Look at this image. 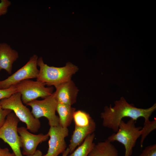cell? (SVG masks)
Returning <instances> with one entry per match:
<instances>
[{
    "label": "cell",
    "instance_id": "4",
    "mask_svg": "<svg viewBox=\"0 0 156 156\" xmlns=\"http://www.w3.org/2000/svg\"><path fill=\"white\" fill-rule=\"evenodd\" d=\"M135 122L132 119L127 122L121 120L118 131L107 139L111 142L116 141L122 144L125 149L124 156H131L137 140L142 134V127H136Z\"/></svg>",
    "mask_w": 156,
    "mask_h": 156
},
{
    "label": "cell",
    "instance_id": "1",
    "mask_svg": "<svg viewBox=\"0 0 156 156\" xmlns=\"http://www.w3.org/2000/svg\"><path fill=\"white\" fill-rule=\"evenodd\" d=\"M156 109V104L147 109L138 108L132 104L127 103L123 97L119 100L114 102V105L112 107L106 106L104 112L101 114L103 119L102 124L105 127L112 129L116 132L119 124L122 118L125 117L130 118L135 121L141 117L144 118V121L149 120L153 112Z\"/></svg>",
    "mask_w": 156,
    "mask_h": 156
},
{
    "label": "cell",
    "instance_id": "23",
    "mask_svg": "<svg viewBox=\"0 0 156 156\" xmlns=\"http://www.w3.org/2000/svg\"><path fill=\"white\" fill-rule=\"evenodd\" d=\"M0 156H16L13 152L11 153L8 148H2L0 147Z\"/></svg>",
    "mask_w": 156,
    "mask_h": 156
},
{
    "label": "cell",
    "instance_id": "25",
    "mask_svg": "<svg viewBox=\"0 0 156 156\" xmlns=\"http://www.w3.org/2000/svg\"><path fill=\"white\" fill-rule=\"evenodd\" d=\"M69 153V150L68 148H67L65 151L62 153V156H67Z\"/></svg>",
    "mask_w": 156,
    "mask_h": 156
},
{
    "label": "cell",
    "instance_id": "10",
    "mask_svg": "<svg viewBox=\"0 0 156 156\" xmlns=\"http://www.w3.org/2000/svg\"><path fill=\"white\" fill-rule=\"evenodd\" d=\"M17 132L19 135L21 148H23L22 154L26 156L33 154L38 145L46 141L49 138L47 134H32L23 127H18Z\"/></svg>",
    "mask_w": 156,
    "mask_h": 156
},
{
    "label": "cell",
    "instance_id": "5",
    "mask_svg": "<svg viewBox=\"0 0 156 156\" xmlns=\"http://www.w3.org/2000/svg\"><path fill=\"white\" fill-rule=\"evenodd\" d=\"M17 92L21 94L23 103L26 104L39 97L45 99L53 94V87H46L45 85L37 81L29 79L23 80L14 85Z\"/></svg>",
    "mask_w": 156,
    "mask_h": 156
},
{
    "label": "cell",
    "instance_id": "21",
    "mask_svg": "<svg viewBox=\"0 0 156 156\" xmlns=\"http://www.w3.org/2000/svg\"><path fill=\"white\" fill-rule=\"evenodd\" d=\"M11 4L9 0H1L0 2V17L7 13L9 7Z\"/></svg>",
    "mask_w": 156,
    "mask_h": 156
},
{
    "label": "cell",
    "instance_id": "2",
    "mask_svg": "<svg viewBox=\"0 0 156 156\" xmlns=\"http://www.w3.org/2000/svg\"><path fill=\"white\" fill-rule=\"evenodd\" d=\"M37 66L40 68L36 81L49 86L55 88L60 84L70 81L72 76L78 70L77 66L70 62L60 67L49 66L45 64L42 58H38Z\"/></svg>",
    "mask_w": 156,
    "mask_h": 156
},
{
    "label": "cell",
    "instance_id": "16",
    "mask_svg": "<svg viewBox=\"0 0 156 156\" xmlns=\"http://www.w3.org/2000/svg\"><path fill=\"white\" fill-rule=\"evenodd\" d=\"M94 133L89 135L79 147L67 156H88L95 145L93 142Z\"/></svg>",
    "mask_w": 156,
    "mask_h": 156
},
{
    "label": "cell",
    "instance_id": "7",
    "mask_svg": "<svg viewBox=\"0 0 156 156\" xmlns=\"http://www.w3.org/2000/svg\"><path fill=\"white\" fill-rule=\"evenodd\" d=\"M19 121L14 113L12 112L8 115L4 124L0 128V139L10 146L16 156H23L17 132Z\"/></svg>",
    "mask_w": 156,
    "mask_h": 156
},
{
    "label": "cell",
    "instance_id": "17",
    "mask_svg": "<svg viewBox=\"0 0 156 156\" xmlns=\"http://www.w3.org/2000/svg\"><path fill=\"white\" fill-rule=\"evenodd\" d=\"M73 119L75 126L80 127L87 126L94 120L88 113L81 110L74 112Z\"/></svg>",
    "mask_w": 156,
    "mask_h": 156
},
{
    "label": "cell",
    "instance_id": "13",
    "mask_svg": "<svg viewBox=\"0 0 156 156\" xmlns=\"http://www.w3.org/2000/svg\"><path fill=\"white\" fill-rule=\"evenodd\" d=\"M96 128V124L94 120L89 125L86 127H80L75 126L68 147L69 153H72L77 146L83 142L89 135L94 133Z\"/></svg>",
    "mask_w": 156,
    "mask_h": 156
},
{
    "label": "cell",
    "instance_id": "19",
    "mask_svg": "<svg viewBox=\"0 0 156 156\" xmlns=\"http://www.w3.org/2000/svg\"><path fill=\"white\" fill-rule=\"evenodd\" d=\"M16 92L14 85L8 88L0 89V101L8 98Z\"/></svg>",
    "mask_w": 156,
    "mask_h": 156
},
{
    "label": "cell",
    "instance_id": "8",
    "mask_svg": "<svg viewBox=\"0 0 156 156\" xmlns=\"http://www.w3.org/2000/svg\"><path fill=\"white\" fill-rule=\"evenodd\" d=\"M38 56L34 54L21 68L6 79L0 81V89L9 88L26 79L36 78L39 73L37 68Z\"/></svg>",
    "mask_w": 156,
    "mask_h": 156
},
{
    "label": "cell",
    "instance_id": "9",
    "mask_svg": "<svg viewBox=\"0 0 156 156\" xmlns=\"http://www.w3.org/2000/svg\"><path fill=\"white\" fill-rule=\"evenodd\" d=\"M68 128L63 127L59 125L50 127L47 134L50 139L47 153L43 156H58L63 153L66 149L65 138L68 134Z\"/></svg>",
    "mask_w": 156,
    "mask_h": 156
},
{
    "label": "cell",
    "instance_id": "24",
    "mask_svg": "<svg viewBox=\"0 0 156 156\" xmlns=\"http://www.w3.org/2000/svg\"><path fill=\"white\" fill-rule=\"evenodd\" d=\"M26 156H43V155L42 151L38 150H36L33 154Z\"/></svg>",
    "mask_w": 156,
    "mask_h": 156
},
{
    "label": "cell",
    "instance_id": "18",
    "mask_svg": "<svg viewBox=\"0 0 156 156\" xmlns=\"http://www.w3.org/2000/svg\"><path fill=\"white\" fill-rule=\"evenodd\" d=\"M156 129V119L155 118L153 121L149 120L144 121V126L142 127V133L141 135L140 146L141 148L143 146L144 140L150 133Z\"/></svg>",
    "mask_w": 156,
    "mask_h": 156
},
{
    "label": "cell",
    "instance_id": "22",
    "mask_svg": "<svg viewBox=\"0 0 156 156\" xmlns=\"http://www.w3.org/2000/svg\"><path fill=\"white\" fill-rule=\"evenodd\" d=\"M12 112L9 109H3L0 102V128L4 124L8 115Z\"/></svg>",
    "mask_w": 156,
    "mask_h": 156
},
{
    "label": "cell",
    "instance_id": "14",
    "mask_svg": "<svg viewBox=\"0 0 156 156\" xmlns=\"http://www.w3.org/2000/svg\"><path fill=\"white\" fill-rule=\"evenodd\" d=\"M88 156H118L117 149L107 139L95 144Z\"/></svg>",
    "mask_w": 156,
    "mask_h": 156
},
{
    "label": "cell",
    "instance_id": "6",
    "mask_svg": "<svg viewBox=\"0 0 156 156\" xmlns=\"http://www.w3.org/2000/svg\"><path fill=\"white\" fill-rule=\"evenodd\" d=\"M57 103L53 93L42 100H35L26 105L31 107V112L35 118L39 119L44 117L48 120L49 126L52 127L59 125V118L55 114Z\"/></svg>",
    "mask_w": 156,
    "mask_h": 156
},
{
    "label": "cell",
    "instance_id": "3",
    "mask_svg": "<svg viewBox=\"0 0 156 156\" xmlns=\"http://www.w3.org/2000/svg\"><path fill=\"white\" fill-rule=\"evenodd\" d=\"M21 96L19 93L16 92L0 100L2 107L13 111L19 120L26 124L27 130L33 133H36L40 127V122L39 119L34 117L29 108L24 105Z\"/></svg>",
    "mask_w": 156,
    "mask_h": 156
},
{
    "label": "cell",
    "instance_id": "15",
    "mask_svg": "<svg viewBox=\"0 0 156 156\" xmlns=\"http://www.w3.org/2000/svg\"><path fill=\"white\" fill-rule=\"evenodd\" d=\"M76 109L71 105L58 103L56 111L59 115V125L63 127L68 128L73 119Z\"/></svg>",
    "mask_w": 156,
    "mask_h": 156
},
{
    "label": "cell",
    "instance_id": "20",
    "mask_svg": "<svg viewBox=\"0 0 156 156\" xmlns=\"http://www.w3.org/2000/svg\"><path fill=\"white\" fill-rule=\"evenodd\" d=\"M139 156H156V144L149 145L145 147Z\"/></svg>",
    "mask_w": 156,
    "mask_h": 156
},
{
    "label": "cell",
    "instance_id": "12",
    "mask_svg": "<svg viewBox=\"0 0 156 156\" xmlns=\"http://www.w3.org/2000/svg\"><path fill=\"white\" fill-rule=\"evenodd\" d=\"M19 57L18 52L5 42L0 43V72L6 70L12 73L13 64Z\"/></svg>",
    "mask_w": 156,
    "mask_h": 156
},
{
    "label": "cell",
    "instance_id": "11",
    "mask_svg": "<svg viewBox=\"0 0 156 156\" xmlns=\"http://www.w3.org/2000/svg\"><path fill=\"white\" fill-rule=\"evenodd\" d=\"M55 88L56 91L53 93L57 103L71 106L76 103L79 90L71 80Z\"/></svg>",
    "mask_w": 156,
    "mask_h": 156
}]
</instances>
